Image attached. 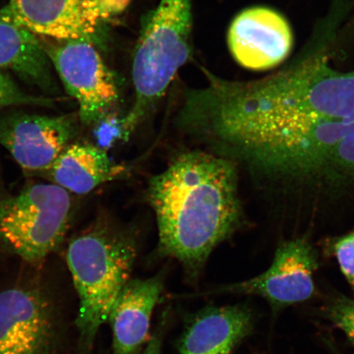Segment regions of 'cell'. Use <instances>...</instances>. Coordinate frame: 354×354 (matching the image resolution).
I'll return each instance as SVG.
<instances>
[{
	"label": "cell",
	"mask_w": 354,
	"mask_h": 354,
	"mask_svg": "<svg viewBox=\"0 0 354 354\" xmlns=\"http://www.w3.org/2000/svg\"><path fill=\"white\" fill-rule=\"evenodd\" d=\"M326 315L354 344V300L339 297L326 308Z\"/></svg>",
	"instance_id": "obj_19"
},
{
	"label": "cell",
	"mask_w": 354,
	"mask_h": 354,
	"mask_svg": "<svg viewBox=\"0 0 354 354\" xmlns=\"http://www.w3.org/2000/svg\"><path fill=\"white\" fill-rule=\"evenodd\" d=\"M136 255L131 234L109 223H96L70 242L66 262L80 299L77 324L88 342L109 321Z\"/></svg>",
	"instance_id": "obj_4"
},
{
	"label": "cell",
	"mask_w": 354,
	"mask_h": 354,
	"mask_svg": "<svg viewBox=\"0 0 354 354\" xmlns=\"http://www.w3.org/2000/svg\"><path fill=\"white\" fill-rule=\"evenodd\" d=\"M316 269L313 248L303 239H297L278 248L267 271L250 280L225 286L218 292L261 296L274 309H280L312 297Z\"/></svg>",
	"instance_id": "obj_10"
},
{
	"label": "cell",
	"mask_w": 354,
	"mask_h": 354,
	"mask_svg": "<svg viewBox=\"0 0 354 354\" xmlns=\"http://www.w3.org/2000/svg\"><path fill=\"white\" fill-rule=\"evenodd\" d=\"M354 120L268 114L201 113L180 126L214 153L269 176H305L325 169Z\"/></svg>",
	"instance_id": "obj_2"
},
{
	"label": "cell",
	"mask_w": 354,
	"mask_h": 354,
	"mask_svg": "<svg viewBox=\"0 0 354 354\" xmlns=\"http://www.w3.org/2000/svg\"><path fill=\"white\" fill-rule=\"evenodd\" d=\"M207 85L193 88L202 107L234 113L354 120V70L342 73L317 50L289 68L253 82H233L205 72Z\"/></svg>",
	"instance_id": "obj_3"
},
{
	"label": "cell",
	"mask_w": 354,
	"mask_h": 354,
	"mask_svg": "<svg viewBox=\"0 0 354 354\" xmlns=\"http://www.w3.org/2000/svg\"><path fill=\"white\" fill-rule=\"evenodd\" d=\"M126 0H10L0 19L60 41L95 43L102 22Z\"/></svg>",
	"instance_id": "obj_7"
},
{
	"label": "cell",
	"mask_w": 354,
	"mask_h": 354,
	"mask_svg": "<svg viewBox=\"0 0 354 354\" xmlns=\"http://www.w3.org/2000/svg\"><path fill=\"white\" fill-rule=\"evenodd\" d=\"M51 66L35 35L0 19V69L11 70L25 82L55 94L57 86Z\"/></svg>",
	"instance_id": "obj_16"
},
{
	"label": "cell",
	"mask_w": 354,
	"mask_h": 354,
	"mask_svg": "<svg viewBox=\"0 0 354 354\" xmlns=\"http://www.w3.org/2000/svg\"><path fill=\"white\" fill-rule=\"evenodd\" d=\"M335 253L344 276L354 288V232L335 243Z\"/></svg>",
	"instance_id": "obj_20"
},
{
	"label": "cell",
	"mask_w": 354,
	"mask_h": 354,
	"mask_svg": "<svg viewBox=\"0 0 354 354\" xmlns=\"http://www.w3.org/2000/svg\"><path fill=\"white\" fill-rule=\"evenodd\" d=\"M253 328V316L243 305L201 310L185 325L179 354H232Z\"/></svg>",
	"instance_id": "obj_13"
},
{
	"label": "cell",
	"mask_w": 354,
	"mask_h": 354,
	"mask_svg": "<svg viewBox=\"0 0 354 354\" xmlns=\"http://www.w3.org/2000/svg\"><path fill=\"white\" fill-rule=\"evenodd\" d=\"M325 169L345 174L354 172V125L332 149Z\"/></svg>",
	"instance_id": "obj_18"
},
{
	"label": "cell",
	"mask_w": 354,
	"mask_h": 354,
	"mask_svg": "<svg viewBox=\"0 0 354 354\" xmlns=\"http://www.w3.org/2000/svg\"><path fill=\"white\" fill-rule=\"evenodd\" d=\"M104 150L87 143H72L41 176L69 193L86 194L126 174Z\"/></svg>",
	"instance_id": "obj_15"
},
{
	"label": "cell",
	"mask_w": 354,
	"mask_h": 354,
	"mask_svg": "<svg viewBox=\"0 0 354 354\" xmlns=\"http://www.w3.org/2000/svg\"><path fill=\"white\" fill-rule=\"evenodd\" d=\"M50 331L47 305L35 292L0 293V354H43Z\"/></svg>",
	"instance_id": "obj_12"
},
{
	"label": "cell",
	"mask_w": 354,
	"mask_h": 354,
	"mask_svg": "<svg viewBox=\"0 0 354 354\" xmlns=\"http://www.w3.org/2000/svg\"><path fill=\"white\" fill-rule=\"evenodd\" d=\"M236 163L190 151L152 177L147 198L157 219L158 249L197 273L241 219Z\"/></svg>",
	"instance_id": "obj_1"
},
{
	"label": "cell",
	"mask_w": 354,
	"mask_h": 354,
	"mask_svg": "<svg viewBox=\"0 0 354 354\" xmlns=\"http://www.w3.org/2000/svg\"><path fill=\"white\" fill-rule=\"evenodd\" d=\"M289 22L272 8H247L236 17L228 32L230 50L247 69L268 70L280 64L293 46Z\"/></svg>",
	"instance_id": "obj_11"
},
{
	"label": "cell",
	"mask_w": 354,
	"mask_h": 354,
	"mask_svg": "<svg viewBox=\"0 0 354 354\" xmlns=\"http://www.w3.org/2000/svg\"><path fill=\"white\" fill-rule=\"evenodd\" d=\"M192 0H160L141 30L132 61L135 100L121 122L129 136L165 95L192 53Z\"/></svg>",
	"instance_id": "obj_5"
},
{
	"label": "cell",
	"mask_w": 354,
	"mask_h": 354,
	"mask_svg": "<svg viewBox=\"0 0 354 354\" xmlns=\"http://www.w3.org/2000/svg\"><path fill=\"white\" fill-rule=\"evenodd\" d=\"M73 206L59 185H30L0 201V240L26 262L41 263L64 241Z\"/></svg>",
	"instance_id": "obj_6"
},
{
	"label": "cell",
	"mask_w": 354,
	"mask_h": 354,
	"mask_svg": "<svg viewBox=\"0 0 354 354\" xmlns=\"http://www.w3.org/2000/svg\"><path fill=\"white\" fill-rule=\"evenodd\" d=\"M77 133L74 114L16 113L0 118V145L22 169L37 176L51 167Z\"/></svg>",
	"instance_id": "obj_9"
},
{
	"label": "cell",
	"mask_w": 354,
	"mask_h": 354,
	"mask_svg": "<svg viewBox=\"0 0 354 354\" xmlns=\"http://www.w3.org/2000/svg\"><path fill=\"white\" fill-rule=\"evenodd\" d=\"M55 100L28 94L17 85L10 74L0 69V110L11 106L33 105L53 107Z\"/></svg>",
	"instance_id": "obj_17"
},
{
	"label": "cell",
	"mask_w": 354,
	"mask_h": 354,
	"mask_svg": "<svg viewBox=\"0 0 354 354\" xmlns=\"http://www.w3.org/2000/svg\"><path fill=\"white\" fill-rule=\"evenodd\" d=\"M161 351L162 337L160 335H156L150 340L142 354H161Z\"/></svg>",
	"instance_id": "obj_21"
},
{
	"label": "cell",
	"mask_w": 354,
	"mask_h": 354,
	"mask_svg": "<svg viewBox=\"0 0 354 354\" xmlns=\"http://www.w3.org/2000/svg\"><path fill=\"white\" fill-rule=\"evenodd\" d=\"M162 290V281L158 277L131 279L122 288L108 321L113 330L115 354L134 353L145 343Z\"/></svg>",
	"instance_id": "obj_14"
},
{
	"label": "cell",
	"mask_w": 354,
	"mask_h": 354,
	"mask_svg": "<svg viewBox=\"0 0 354 354\" xmlns=\"http://www.w3.org/2000/svg\"><path fill=\"white\" fill-rule=\"evenodd\" d=\"M63 42L44 44V50L66 92L77 102L79 120L84 125H92L101 120L116 104V80L94 43Z\"/></svg>",
	"instance_id": "obj_8"
}]
</instances>
